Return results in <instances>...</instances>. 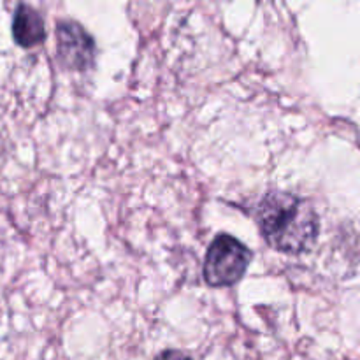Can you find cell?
Segmentation results:
<instances>
[{
  "instance_id": "cell-4",
  "label": "cell",
  "mask_w": 360,
  "mask_h": 360,
  "mask_svg": "<svg viewBox=\"0 0 360 360\" xmlns=\"http://www.w3.org/2000/svg\"><path fill=\"white\" fill-rule=\"evenodd\" d=\"M13 37L21 48H34L44 41V21H42L41 14L27 4H20L14 11Z\"/></svg>"
},
{
  "instance_id": "cell-2",
  "label": "cell",
  "mask_w": 360,
  "mask_h": 360,
  "mask_svg": "<svg viewBox=\"0 0 360 360\" xmlns=\"http://www.w3.org/2000/svg\"><path fill=\"white\" fill-rule=\"evenodd\" d=\"M252 260V252L229 234H218L204 259V280L211 287H231L243 276Z\"/></svg>"
},
{
  "instance_id": "cell-1",
  "label": "cell",
  "mask_w": 360,
  "mask_h": 360,
  "mask_svg": "<svg viewBox=\"0 0 360 360\" xmlns=\"http://www.w3.org/2000/svg\"><path fill=\"white\" fill-rule=\"evenodd\" d=\"M255 220L267 245L276 252H308L319 238V214L302 197L269 192L255 207Z\"/></svg>"
},
{
  "instance_id": "cell-3",
  "label": "cell",
  "mask_w": 360,
  "mask_h": 360,
  "mask_svg": "<svg viewBox=\"0 0 360 360\" xmlns=\"http://www.w3.org/2000/svg\"><path fill=\"white\" fill-rule=\"evenodd\" d=\"M56 49L63 67L88 70L95 60V42L76 21H60L56 27Z\"/></svg>"
},
{
  "instance_id": "cell-5",
  "label": "cell",
  "mask_w": 360,
  "mask_h": 360,
  "mask_svg": "<svg viewBox=\"0 0 360 360\" xmlns=\"http://www.w3.org/2000/svg\"><path fill=\"white\" fill-rule=\"evenodd\" d=\"M153 360H192L186 354L178 350H167V352H162L160 355H157Z\"/></svg>"
}]
</instances>
